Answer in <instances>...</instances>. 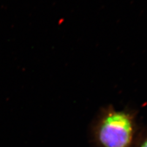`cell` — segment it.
Masks as SVG:
<instances>
[{
  "mask_svg": "<svg viewBox=\"0 0 147 147\" xmlns=\"http://www.w3.org/2000/svg\"><path fill=\"white\" fill-rule=\"evenodd\" d=\"M132 135L130 118L121 112H113L105 118L99 131V139L105 147H127Z\"/></svg>",
  "mask_w": 147,
  "mask_h": 147,
  "instance_id": "cell-1",
  "label": "cell"
},
{
  "mask_svg": "<svg viewBox=\"0 0 147 147\" xmlns=\"http://www.w3.org/2000/svg\"><path fill=\"white\" fill-rule=\"evenodd\" d=\"M142 147H147V140L144 144V145L142 146Z\"/></svg>",
  "mask_w": 147,
  "mask_h": 147,
  "instance_id": "cell-2",
  "label": "cell"
}]
</instances>
